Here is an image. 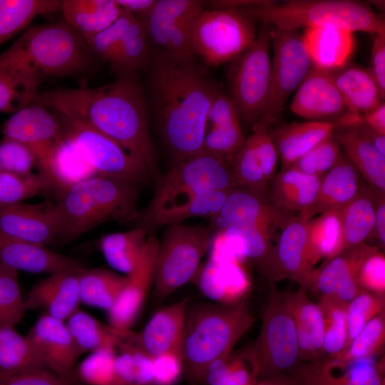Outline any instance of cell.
<instances>
[{"label":"cell","mask_w":385,"mask_h":385,"mask_svg":"<svg viewBox=\"0 0 385 385\" xmlns=\"http://www.w3.org/2000/svg\"><path fill=\"white\" fill-rule=\"evenodd\" d=\"M145 69L147 106L173 163L202 152L207 111L217 85L197 66L194 57L162 50L150 56Z\"/></svg>","instance_id":"6da1fadb"},{"label":"cell","mask_w":385,"mask_h":385,"mask_svg":"<svg viewBox=\"0 0 385 385\" xmlns=\"http://www.w3.org/2000/svg\"><path fill=\"white\" fill-rule=\"evenodd\" d=\"M34 102L107 135L141 161L153 178L158 175L139 75L118 76L98 88H58L37 93Z\"/></svg>","instance_id":"7a4b0ae2"},{"label":"cell","mask_w":385,"mask_h":385,"mask_svg":"<svg viewBox=\"0 0 385 385\" xmlns=\"http://www.w3.org/2000/svg\"><path fill=\"white\" fill-rule=\"evenodd\" d=\"M139 185L129 179L97 174L70 188L55 203L56 241L67 244L108 221L134 222Z\"/></svg>","instance_id":"3957f363"},{"label":"cell","mask_w":385,"mask_h":385,"mask_svg":"<svg viewBox=\"0 0 385 385\" xmlns=\"http://www.w3.org/2000/svg\"><path fill=\"white\" fill-rule=\"evenodd\" d=\"M255 319L247 299L235 304H188L183 349V368L192 384L204 381L208 366L233 351Z\"/></svg>","instance_id":"277c9868"},{"label":"cell","mask_w":385,"mask_h":385,"mask_svg":"<svg viewBox=\"0 0 385 385\" xmlns=\"http://www.w3.org/2000/svg\"><path fill=\"white\" fill-rule=\"evenodd\" d=\"M1 55L41 78L78 76L89 72L98 61L86 40L64 19L28 27Z\"/></svg>","instance_id":"5b68a950"},{"label":"cell","mask_w":385,"mask_h":385,"mask_svg":"<svg viewBox=\"0 0 385 385\" xmlns=\"http://www.w3.org/2000/svg\"><path fill=\"white\" fill-rule=\"evenodd\" d=\"M247 17L273 27L298 30L315 26H336L353 32L385 35V21L367 3L350 0L262 1L235 9Z\"/></svg>","instance_id":"8992f818"},{"label":"cell","mask_w":385,"mask_h":385,"mask_svg":"<svg viewBox=\"0 0 385 385\" xmlns=\"http://www.w3.org/2000/svg\"><path fill=\"white\" fill-rule=\"evenodd\" d=\"M236 187L232 163L225 158L200 153L173 163L159 178L152 200L137 217H145L216 190Z\"/></svg>","instance_id":"52a82bcc"},{"label":"cell","mask_w":385,"mask_h":385,"mask_svg":"<svg viewBox=\"0 0 385 385\" xmlns=\"http://www.w3.org/2000/svg\"><path fill=\"white\" fill-rule=\"evenodd\" d=\"M272 26L261 23L253 43L235 58L228 74L230 96L245 124L263 114L270 86Z\"/></svg>","instance_id":"ba28073f"},{"label":"cell","mask_w":385,"mask_h":385,"mask_svg":"<svg viewBox=\"0 0 385 385\" xmlns=\"http://www.w3.org/2000/svg\"><path fill=\"white\" fill-rule=\"evenodd\" d=\"M168 226L160 242L153 284V295L159 301L193 279L212 234L210 227Z\"/></svg>","instance_id":"9c48e42d"},{"label":"cell","mask_w":385,"mask_h":385,"mask_svg":"<svg viewBox=\"0 0 385 385\" xmlns=\"http://www.w3.org/2000/svg\"><path fill=\"white\" fill-rule=\"evenodd\" d=\"M259 380L291 374L301 364L294 317L274 284H270L258 338L253 345Z\"/></svg>","instance_id":"30bf717a"},{"label":"cell","mask_w":385,"mask_h":385,"mask_svg":"<svg viewBox=\"0 0 385 385\" xmlns=\"http://www.w3.org/2000/svg\"><path fill=\"white\" fill-rule=\"evenodd\" d=\"M257 34L256 21L235 9L202 10L192 30V48L207 64L232 61Z\"/></svg>","instance_id":"8fae6325"},{"label":"cell","mask_w":385,"mask_h":385,"mask_svg":"<svg viewBox=\"0 0 385 385\" xmlns=\"http://www.w3.org/2000/svg\"><path fill=\"white\" fill-rule=\"evenodd\" d=\"M271 38L273 57L270 86L267 104L260 118L272 125L278 120L287 100L303 81L312 63L298 30L272 26Z\"/></svg>","instance_id":"7c38bea8"},{"label":"cell","mask_w":385,"mask_h":385,"mask_svg":"<svg viewBox=\"0 0 385 385\" xmlns=\"http://www.w3.org/2000/svg\"><path fill=\"white\" fill-rule=\"evenodd\" d=\"M63 133L75 142L83 157L99 175L148 183L153 178L148 168L107 135L77 120L58 115Z\"/></svg>","instance_id":"4fadbf2b"},{"label":"cell","mask_w":385,"mask_h":385,"mask_svg":"<svg viewBox=\"0 0 385 385\" xmlns=\"http://www.w3.org/2000/svg\"><path fill=\"white\" fill-rule=\"evenodd\" d=\"M302 214L283 224L275 245L257 267L269 284L284 279L304 288L312 272L307 260V225Z\"/></svg>","instance_id":"5bb4252c"},{"label":"cell","mask_w":385,"mask_h":385,"mask_svg":"<svg viewBox=\"0 0 385 385\" xmlns=\"http://www.w3.org/2000/svg\"><path fill=\"white\" fill-rule=\"evenodd\" d=\"M3 137L17 140L31 149L42 171L53 150L64 137L59 120L46 107L32 102L13 113L3 126Z\"/></svg>","instance_id":"9a60e30c"},{"label":"cell","mask_w":385,"mask_h":385,"mask_svg":"<svg viewBox=\"0 0 385 385\" xmlns=\"http://www.w3.org/2000/svg\"><path fill=\"white\" fill-rule=\"evenodd\" d=\"M160 242L148 234L140 258L126 276L125 284L113 307L107 312L109 325L118 330H129L137 319L145 298L154 284Z\"/></svg>","instance_id":"2e32d148"},{"label":"cell","mask_w":385,"mask_h":385,"mask_svg":"<svg viewBox=\"0 0 385 385\" xmlns=\"http://www.w3.org/2000/svg\"><path fill=\"white\" fill-rule=\"evenodd\" d=\"M289 108L294 114L309 120L335 124L353 113L329 72L313 66L297 89Z\"/></svg>","instance_id":"e0dca14e"},{"label":"cell","mask_w":385,"mask_h":385,"mask_svg":"<svg viewBox=\"0 0 385 385\" xmlns=\"http://www.w3.org/2000/svg\"><path fill=\"white\" fill-rule=\"evenodd\" d=\"M188 298L157 311L140 332L123 331V340L150 357L166 353L182 356Z\"/></svg>","instance_id":"ac0fdd59"},{"label":"cell","mask_w":385,"mask_h":385,"mask_svg":"<svg viewBox=\"0 0 385 385\" xmlns=\"http://www.w3.org/2000/svg\"><path fill=\"white\" fill-rule=\"evenodd\" d=\"M371 247L362 243L324 260L312 271L304 289L319 297L329 296L348 303L364 292L358 283L357 274L363 259Z\"/></svg>","instance_id":"d6986e66"},{"label":"cell","mask_w":385,"mask_h":385,"mask_svg":"<svg viewBox=\"0 0 385 385\" xmlns=\"http://www.w3.org/2000/svg\"><path fill=\"white\" fill-rule=\"evenodd\" d=\"M384 361L327 357L300 364L292 375L302 385H385Z\"/></svg>","instance_id":"ffe728a7"},{"label":"cell","mask_w":385,"mask_h":385,"mask_svg":"<svg viewBox=\"0 0 385 385\" xmlns=\"http://www.w3.org/2000/svg\"><path fill=\"white\" fill-rule=\"evenodd\" d=\"M0 230L21 240L46 245L56 242L58 221L55 203L20 202L0 207Z\"/></svg>","instance_id":"44dd1931"},{"label":"cell","mask_w":385,"mask_h":385,"mask_svg":"<svg viewBox=\"0 0 385 385\" xmlns=\"http://www.w3.org/2000/svg\"><path fill=\"white\" fill-rule=\"evenodd\" d=\"M47 368L64 376H73L80 356L66 322L41 315L26 334Z\"/></svg>","instance_id":"7402d4cb"},{"label":"cell","mask_w":385,"mask_h":385,"mask_svg":"<svg viewBox=\"0 0 385 385\" xmlns=\"http://www.w3.org/2000/svg\"><path fill=\"white\" fill-rule=\"evenodd\" d=\"M333 135L347 158L376 193L385 191V156L366 135L360 116L335 124Z\"/></svg>","instance_id":"603a6c76"},{"label":"cell","mask_w":385,"mask_h":385,"mask_svg":"<svg viewBox=\"0 0 385 385\" xmlns=\"http://www.w3.org/2000/svg\"><path fill=\"white\" fill-rule=\"evenodd\" d=\"M204 296L221 304H235L249 295L250 282L240 261L236 259L211 257L193 279Z\"/></svg>","instance_id":"cb8c5ba5"},{"label":"cell","mask_w":385,"mask_h":385,"mask_svg":"<svg viewBox=\"0 0 385 385\" xmlns=\"http://www.w3.org/2000/svg\"><path fill=\"white\" fill-rule=\"evenodd\" d=\"M282 211L266 201L265 196L235 187L212 219L223 230L232 226H255L270 232L285 222Z\"/></svg>","instance_id":"d4e9b609"},{"label":"cell","mask_w":385,"mask_h":385,"mask_svg":"<svg viewBox=\"0 0 385 385\" xmlns=\"http://www.w3.org/2000/svg\"><path fill=\"white\" fill-rule=\"evenodd\" d=\"M81 268L51 274L38 282L24 299L27 309H43L46 314L65 321L78 309V277Z\"/></svg>","instance_id":"484cf974"},{"label":"cell","mask_w":385,"mask_h":385,"mask_svg":"<svg viewBox=\"0 0 385 385\" xmlns=\"http://www.w3.org/2000/svg\"><path fill=\"white\" fill-rule=\"evenodd\" d=\"M0 264L18 272L48 274L83 267L78 260L52 251L46 245L16 239L1 230Z\"/></svg>","instance_id":"4316f807"},{"label":"cell","mask_w":385,"mask_h":385,"mask_svg":"<svg viewBox=\"0 0 385 385\" xmlns=\"http://www.w3.org/2000/svg\"><path fill=\"white\" fill-rule=\"evenodd\" d=\"M282 296L295 322L301 364L323 359L324 319L319 306L302 287Z\"/></svg>","instance_id":"83f0119b"},{"label":"cell","mask_w":385,"mask_h":385,"mask_svg":"<svg viewBox=\"0 0 385 385\" xmlns=\"http://www.w3.org/2000/svg\"><path fill=\"white\" fill-rule=\"evenodd\" d=\"M359 176V173L352 163L344 153H341L334 165L322 176L313 204L301 214L312 219L317 214L346 206L362 189Z\"/></svg>","instance_id":"f1b7e54d"},{"label":"cell","mask_w":385,"mask_h":385,"mask_svg":"<svg viewBox=\"0 0 385 385\" xmlns=\"http://www.w3.org/2000/svg\"><path fill=\"white\" fill-rule=\"evenodd\" d=\"M353 33L329 26L304 29L302 37L312 66L332 71L349 63L355 46Z\"/></svg>","instance_id":"f546056e"},{"label":"cell","mask_w":385,"mask_h":385,"mask_svg":"<svg viewBox=\"0 0 385 385\" xmlns=\"http://www.w3.org/2000/svg\"><path fill=\"white\" fill-rule=\"evenodd\" d=\"M329 72L351 113L360 115L384 103L370 68L348 63Z\"/></svg>","instance_id":"4dcf8cb0"},{"label":"cell","mask_w":385,"mask_h":385,"mask_svg":"<svg viewBox=\"0 0 385 385\" xmlns=\"http://www.w3.org/2000/svg\"><path fill=\"white\" fill-rule=\"evenodd\" d=\"M335 123L307 120L282 125L271 135L282 168L291 167L301 157L333 134Z\"/></svg>","instance_id":"1f68e13d"},{"label":"cell","mask_w":385,"mask_h":385,"mask_svg":"<svg viewBox=\"0 0 385 385\" xmlns=\"http://www.w3.org/2000/svg\"><path fill=\"white\" fill-rule=\"evenodd\" d=\"M60 11L85 40L111 26L123 12L115 0H61Z\"/></svg>","instance_id":"d6a6232c"},{"label":"cell","mask_w":385,"mask_h":385,"mask_svg":"<svg viewBox=\"0 0 385 385\" xmlns=\"http://www.w3.org/2000/svg\"><path fill=\"white\" fill-rule=\"evenodd\" d=\"M39 172L48 178L51 188L59 190L62 195L74 185L97 175L73 139L66 134L45 168Z\"/></svg>","instance_id":"836d02e7"},{"label":"cell","mask_w":385,"mask_h":385,"mask_svg":"<svg viewBox=\"0 0 385 385\" xmlns=\"http://www.w3.org/2000/svg\"><path fill=\"white\" fill-rule=\"evenodd\" d=\"M41 79L21 63L0 54V113H14L30 105Z\"/></svg>","instance_id":"e575fe53"},{"label":"cell","mask_w":385,"mask_h":385,"mask_svg":"<svg viewBox=\"0 0 385 385\" xmlns=\"http://www.w3.org/2000/svg\"><path fill=\"white\" fill-rule=\"evenodd\" d=\"M321 178L292 168H282L273 181L272 204L281 211L299 213L307 211L317 195Z\"/></svg>","instance_id":"d590c367"},{"label":"cell","mask_w":385,"mask_h":385,"mask_svg":"<svg viewBox=\"0 0 385 385\" xmlns=\"http://www.w3.org/2000/svg\"><path fill=\"white\" fill-rule=\"evenodd\" d=\"M375 211L376 193L363 186L359 194L341 209V237L334 256L364 243L374 231Z\"/></svg>","instance_id":"8d00e7d4"},{"label":"cell","mask_w":385,"mask_h":385,"mask_svg":"<svg viewBox=\"0 0 385 385\" xmlns=\"http://www.w3.org/2000/svg\"><path fill=\"white\" fill-rule=\"evenodd\" d=\"M230 190H216L197 196L181 205L162 210L145 217H137L134 222L148 234L161 226L178 224L193 217H215L222 207Z\"/></svg>","instance_id":"74e56055"},{"label":"cell","mask_w":385,"mask_h":385,"mask_svg":"<svg viewBox=\"0 0 385 385\" xmlns=\"http://www.w3.org/2000/svg\"><path fill=\"white\" fill-rule=\"evenodd\" d=\"M258 381L259 366L253 346L214 361L204 379L208 385H255Z\"/></svg>","instance_id":"f35d334b"},{"label":"cell","mask_w":385,"mask_h":385,"mask_svg":"<svg viewBox=\"0 0 385 385\" xmlns=\"http://www.w3.org/2000/svg\"><path fill=\"white\" fill-rule=\"evenodd\" d=\"M66 324L80 355L103 349H115L123 340V331L101 323L79 308Z\"/></svg>","instance_id":"ab89813d"},{"label":"cell","mask_w":385,"mask_h":385,"mask_svg":"<svg viewBox=\"0 0 385 385\" xmlns=\"http://www.w3.org/2000/svg\"><path fill=\"white\" fill-rule=\"evenodd\" d=\"M126 282V277L105 269L83 268L79 272L80 302L106 309L113 307Z\"/></svg>","instance_id":"60d3db41"},{"label":"cell","mask_w":385,"mask_h":385,"mask_svg":"<svg viewBox=\"0 0 385 385\" xmlns=\"http://www.w3.org/2000/svg\"><path fill=\"white\" fill-rule=\"evenodd\" d=\"M341 209L320 214L308 222L307 260L312 271L319 261L336 254L341 237Z\"/></svg>","instance_id":"b9f144b4"},{"label":"cell","mask_w":385,"mask_h":385,"mask_svg":"<svg viewBox=\"0 0 385 385\" xmlns=\"http://www.w3.org/2000/svg\"><path fill=\"white\" fill-rule=\"evenodd\" d=\"M148 236V232L140 226L125 232L108 234L100 241L101 250L113 269L128 275L136 265Z\"/></svg>","instance_id":"7bdbcfd3"},{"label":"cell","mask_w":385,"mask_h":385,"mask_svg":"<svg viewBox=\"0 0 385 385\" xmlns=\"http://www.w3.org/2000/svg\"><path fill=\"white\" fill-rule=\"evenodd\" d=\"M148 38L145 24L133 16L111 66L118 76L139 75L145 69L150 56Z\"/></svg>","instance_id":"ee69618b"},{"label":"cell","mask_w":385,"mask_h":385,"mask_svg":"<svg viewBox=\"0 0 385 385\" xmlns=\"http://www.w3.org/2000/svg\"><path fill=\"white\" fill-rule=\"evenodd\" d=\"M58 10L57 0H0V46L26 30L37 16Z\"/></svg>","instance_id":"f6af8a7d"},{"label":"cell","mask_w":385,"mask_h":385,"mask_svg":"<svg viewBox=\"0 0 385 385\" xmlns=\"http://www.w3.org/2000/svg\"><path fill=\"white\" fill-rule=\"evenodd\" d=\"M34 369L48 368L26 336H21L14 327H0V371Z\"/></svg>","instance_id":"bcb514c9"},{"label":"cell","mask_w":385,"mask_h":385,"mask_svg":"<svg viewBox=\"0 0 385 385\" xmlns=\"http://www.w3.org/2000/svg\"><path fill=\"white\" fill-rule=\"evenodd\" d=\"M324 319V358L339 354L347 339V303L332 297L322 295L318 302Z\"/></svg>","instance_id":"7dc6e473"},{"label":"cell","mask_w":385,"mask_h":385,"mask_svg":"<svg viewBox=\"0 0 385 385\" xmlns=\"http://www.w3.org/2000/svg\"><path fill=\"white\" fill-rule=\"evenodd\" d=\"M385 342V312L374 317L335 358L342 361L374 358Z\"/></svg>","instance_id":"c3c4849f"},{"label":"cell","mask_w":385,"mask_h":385,"mask_svg":"<svg viewBox=\"0 0 385 385\" xmlns=\"http://www.w3.org/2000/svg\"><path fill=\"white\" fill-rule=\"evenodd\" d=\"M48 188V178L40 172L26 175L0 172V207L22 202Z\"/></svg>","instance_id":"681fc988"},{"label":"cell","mask_w":385,"mask_h":385,"mask_svg":"<svg viewBox=\"0 0 385 385\" xmlns=\"http://www.w3.org/2000/svg\"><path fill=\"white\" fill-rule=\"evenodd\" d=\"M26 311L18 271L0 264V327H14Z\"/></svg>","instance_id":"f907efd6"},{"label":"cell","mask_w":385,"mask_h":385,"mask_svg":"<svg viewBox=\"0 0 385 385\" xmlns=\"http://www.w3.org/2000/svg\"><path fill=\"white\" fill-rule=\"evenodd\" d=\"M383 312L385 294L364 291L349 301L346 306L347 339L344 349L374 317Z\"/></svg>","instance_id":"816d5d0a"},{"label":"cell","mask_w":385,"mask_h":385,"mask_svg":"<svg viewBox=\"0 0 385 385\" xmlns=\"http://www.w3.org/2000/svg\"><path fill=\"white\" fill-rule=\"evenodd\" d=\"M115 355L113 349L91 352L77 366L76 379L88 385H115Z\"/></svg>","instance_id":"f5cc1de1"},{"label":"cell","mask_w":385,"mask_h":385,"mask_svg":"<svg viewBox=\"0 0 385 385\" xmlns=\"http://www.w3.org/2000/svg\"><path fill=\"white\" fill-rule=\"evenodd\" d=\"M341 147L332 134L301 157L291 167L309 175L323 176L337 163Z\"/></svg>","instance_id":"db71d44e"},{"label":"cell","mask_w":385,"mask_h":385,"mask_svg":"<svg viewBox=\"0 0 385 385\" xmlns=\"http://www.w3.org/2000/svg\"><path fill=\"white\" fill-rule=\"evenodd\" d=\"M133 16L123 10L120 16L111 26L86 40L98 61L110 66L113 64L124 33Z\"/></svg>","instance_id":"11a10c76"},{"label":"cell","mask_w":385,"mask_h":385,"mask_svg":"<svg viewBox=\"0 0 385 385\" xmlns=\"http://www.w3.org/2000/svg\"><path fill=\"white\" fill-rule=\"evenodd\" d=\"M245 140L241 123L212 127L205 133L203 150L225 158L232 163L233 158L241 149Z\"/></svg>","instance_id":"9f6ffc18"},{"label":"cell","mask_w":385,"mask_h":385,"mask_svg":"<svg viewBox=\"0 0 385 385\" xmlns=\"http://www.w3.org/2000/svg\"><path fill=\"white\" fill-rule=\"evenodd\" d=\"M37 160L24 144L8 138L0 140V172L26 175L32 173Z\"/></svg>","instance_id":"6f0895ef"},{"label":"cell","mask_w":385,"mask_h":385,"mask_svg":"<svg viewBox=\"0 0 385 385\" xmlns=\"http://www.w3.org/2000/svg\"><path fill=\"white\" fill-rule=\"evenodd\" d=\"M357 281L365 292L385 294V257L378 247L372 246L363 259Z\"/></svg>","instance_id":"680465c9"},{"label":"cell","mask_w":385,"mask_h":385,"mask_svg":"<svg viewBox=\"0 0 385 385\" xmlns=\"http://www.w3.org/2000/svg\"><path fill=\"white\" fill-rule=\"evenodd\" d=\"M0 385H83L74 376L59 375L48 369L14 373L0 371Z\"/></svg>","instance_id":"91938a15"},{"label":"cell","mask_w":385,"mask_h":385,"mask_svg":"<svg viewBox=\"0 0 385 385\" xmlns=\"http://www.w3.org/2000/svg\"><path fill=\"white\" fill-rule=\"evenodd\" d=\"M152 358L155 385H173L178 380L184 370L181 356L166 353Z\"/></svg>","instance_id":"94428289"},{"label":"cell","mask_w":385,"mask_h":385,"mask_svg":"<svg viewBox=\"0 0 385 385\" xmlns=\"http://www.w3.org/2000/svg\"><path fill=\"white\" fill-rule=\"evenodd\" d=\"M370 69L381 91L385 95V35L374 36Z\"/></svg>","instance_id":"6125c7cd"},{"label":"cell","mask_w":385,"mask_h":385,"mask_svg":"<svg viewBox=\"0 0 385 385\" xmlns=\"http://www.w3.org/2000/svg\"><path fill=\"white\" fill-rule=\"evenodd\" d=\"M120 7L145 22L152 13L158 0H115Z\"/></svg>","instance_id":"be15d7a7"},{"label":"cell","mask_w":385,"mask_h":385,"mask_svg":"<svg viewBox=\"0 0 385 385\" xmlns=\"http://www.w3.org/2000/svg\"><path fill=\"white\" fill-rule=\"evenodd\" d=\"M359 116L366 126L376 133L385 135V103Z\"/></svg>","instance_id":"e7e4bbea"},{"label":"cell","mask_w":385,"mask_h":385,"mask_svg":"<svg viewBox=\"0 0 385 385\" xmlns=\"http://www.w3.org/2000/svg\"><path fill=\"white\" fill-rule=\"evenodd\" d=\"M376 193V192H375ZM383 247L385 245V199L384 194L376 193L374 231Z\"/></svg>","instance_id":"03108f58"},{"label":"cell","mask_w":385,"mask_h":385,"mask_svg":"<svg viewBox=\"0 0 385 385\" xmlns=\"http://www.w3.org/2000/svg\"><path fill=\"white\" fill-rule=\"evenodd\" d=\"M255 385H302L292 374H278L262 379Z\"/></svg>","instance_id":"003e7915"}]
</instances>
